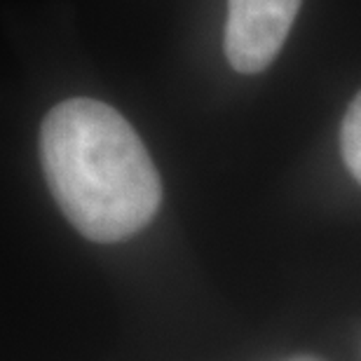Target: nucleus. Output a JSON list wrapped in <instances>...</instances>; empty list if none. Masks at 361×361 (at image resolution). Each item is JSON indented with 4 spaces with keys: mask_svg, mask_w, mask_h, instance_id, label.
Masks as SVG:
<instances>
[{
    "mask_svg": "<svg viewBox=\"0 0 361 361\" xmlns=\"http://www.w3.org/2000/svg\"><path fill=\"white\" fill-rule=\"evenodd\" d=\"M40 162L54 202L92 242L129 240L160 209L162 180L153 157L104 101L56 104L40 127Z\"/></svg>",
    "mask_w": 361,
    "mask_h": 361,
    "instance_id": "nucleus-1",
    "label": "nucleus"
},
{
    "mask_svg": "<svg viewBox=\"0 0 361 361\" xmlns=\"http://www.w3.org/2000/svg\"><path fill=\"white\" fill-rule=\"evenodd\" d=\"M300 0H228L226 56L237 73H261L291 31Z\"/></svg>",
    "mask_w": 361,
    "mask_h": 361,
    "instance_id": "nucleus-2",
    "label": "nucleus"
},
{
    "mask_svg": "<svg viewBox=\"0 0 361 361\" xmlns=\"http://www.w3.org/2000/svg\"><path fill=\"white\" fill-rule=\"evenodd\" d=\"M341 148L343 160L348 164L350 174L361 183V92L350 104L341 127Z\"/></svg>",
    "mask_w": 361,
    "mask_h": 361,
    "instance_id": "nucleus-3",
    "label": "nucleus"
}]
</instances>
